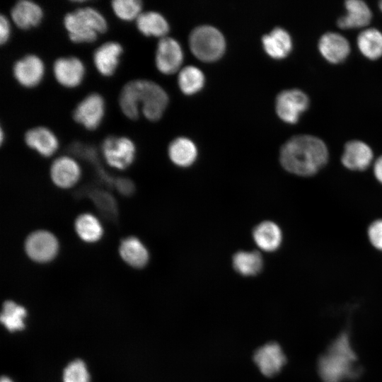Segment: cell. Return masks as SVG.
Returning <instances> with one entry per match:
<instances>
[{
	"instance_id": "cell-34",
	"label": "cell",
	"mask_w": 382,
	"mask_h": 382,
	"mask_svg": "<svg viewBox=\"0 0 382 382\" xmlns=\"http://www.w3.org/2000/svg\"><path fill=\"white\" fill-rule=\"evenodd\" d=\"M11 36V22L10 19L1 13L0 15V45H6Z\"/></svg>"
},
{
	"instance_id": "cell-19",
	"label": "cell",
	"mask_w": 382,
	"mask_h": 382,
	"mask_svg": "<svg viewBox=\"0 0 382 382\" xmlns=\"http://www.w3.org/2000/svg\"><path fill=\"white\" fill-rule=\"evenodd\" d=\"M80 168L77 162L67 156L56 158L52 163L50 175L56 185L62 188L73 186L80 177Z\"/></svg>"
},
{
	"instance_id": "cell-29",
	"label": "cell",
	"mask_w": 382,
	"mask_h": 382,
	"mask_svg": "<svg viewBox=\"0 0 382 382\" xmlns=\"http://www.w3.org/2000/svg\"><path fill=\"white\" fill-rule=\"evenodd\" d=\"M204 81L203 72L194 66L182 69L178 77L180 89L186 95H193L199 92L203 88Z\"/></svg>"
},
{
	"instance_id": "cell-11",
	"label": "cell",
	"mask_w": 382,
	"mask_h": 382,
	"mask_svg": "<svg viewBox=\"0 0 382 382\" xmlns=\"http://www.w3.org/2000/svg\"><path fill=\"white\" fill-rule=\"evenodd\" d=\"M123 53L124 47L120 42L108 40L103 42L92 54L95 69L103 77H112L118 69Z\"/></svg>"
},
{
	"instance_id": "cell-1",
	"label": "cell",
	"mask_w": 382,
	"mask_h": 382,
	"mask_svg": "<svg viewBox=\"0 0 382 382\" xmlns=\"http://www.w3.org/2000/svg\"><path fill=\"white\" fill-rule=\"evenodd\" d=\"M168 96L157 83L143 79L127 81L118 95V105L123 115L135 121L141 113L148 120H159L168 104Z\"/></svg>"
},
{
	"instance_id": "cell-20",
	"label": "cell",
	"mask_w": 382,
	"mask_h": 382,
	"mask_svg": "<svg viewBox=\"0 0 382 382\" xmlns=\"http://www.w3.org/2000/svg\"><path fill=\"white\" fill-rule=\"evenodd\" d=\"M252 235L257 246L266 252H274L279 249L283 240L281 228L272 221L259 223L254 227Z\"/></svg>"
},
{
	"instance_id": "cell-18",
	"label": "cell",
	"mask_w": 382,
	"mask_h": 382,
	"mask_svg": "<svg viewBox=\"0 0 382 382\" xmlns=\"http://www.w3.org/2000/svg\"><path fill=\"white\" fill-rule=\"evenodd\" d=\"M318 50L321 55L329 62L337 64L343 62L350 52V45L344 36L328 32L323 34L318 42Z\"/></svg>"
},
{
	"instance_id": "cell-28",
	"label": "cell",
	"mask_w": 382,
	"mask_h": 382,
	"mask_svg": "<svg viewBox=\"0 0 382 382\" xmlns=\"http://www.w3.org/2000/svg\"><path fill=\"white\" fill-rule=\"evenodd\" d=\"M357 45L366 58L374 60L382 56V33L370 28L362 30L357 37Z\"/></svg>"
},
{
	"instance_id": "cell-17",
	"label": "cell",
	"mask_w": 382,
	"mask_h": 382,
	"mask_svg": "<svg viewBox=\"0 0 382 382\" xmlns=\"http://www.w3.org/2000/svg\"><path fill=\"white\" fill-rule=\"evenodd\" d=\"M253 358L261 373L268 377L277 374L286 363L282 349L279 345L273 342L258 348Z\"/></svg>"
},
{
	"instance_id": "cell-6",
	"label": "cell",
	"mask_w": 382,
	"mask_h": 382,
	"mask_svg": "<svg viewBox=\"0 0 382 382\" xmlns=\"http://www.w3.org/2000/svg\"><path fill=\"white\" fill-rule=\"evenodd\" d=\"M106 105L103 96L91 92L81 98L72 111L73 120L86 130H96L102 124Z\"/></svg>"
},
{
	"instance_id": "cell-8",
	"label": "cell",
	"mask_w": 382,
	"mask_h": 382,
	"mask_svg": "<svg viewBox=\"0 0 382 382\" xmlns=\"http://www.w3.org/2000/svg\"><path fill=\"white\" fill-rule=\"evenodd\" d=\"M101 151L107 163L117 169L129 166L135 158L136 146L128 137L108 135L102 141Z\"/></svg>"
},
{
	"instance_id": "cell-15",
	"label": "cell",
	"mask_w": 382,
	"mask_h": 382,
	"mask_svg": "<svg viewBox=\"0 0 382 382\" xmlns=\"http://www.w3.org/2000/svg\"><path fill=\"white\" fill-rule=\"evenodd\" d=\"M23 140L30 149L43 157L52 156L59 148V139L55 133L44 125L28 128L24 133Z\"/></svg>"
},
{
	"instance_id": "cell-7",
	"label": "cell",
	"mask_w": 382,
	"mask_h": 382,
	"mask_svg": "<svg viewBox=\"0 0 382 382\" xmlns=\"http://www.w3.org/2000/svg\"><path fill=\"white\" fill-rule=\"evenodd\" d=\"M45 64L40 56L27 53L16 59L11 66V74L18 85L26 89L38 86L45 75Z\"/></svg>"
},
{
	"instance_id": "cell-5",
	"label": "cell",
	"mask_w": 382,
	"mask_h": 382,
	"mask_svg": "<svg viewBox=\"0 0 382 382\" xmlns=\"http://www.w3.org/2000/svg\"><path fill=\"white\" fill-rule=\"evenodd\" d=\"M189 45L192 54L206 62L218 60L226 50L223 34L217 28L208 25L198 26L192 31Z\"/></svg>"
},
{
	"instance_id": "cell-36",
	"label": "cell",
	"mask_w": 382,
	"mask_h": 382,
	"mask_svg": "<svg viewBox=\"0 0 382 382\" xmlns=\"http://www.w3.org/2000/svg\"><path fill=\"white\" fill-rule=\"evenodd\" d=\"M117 187L120 191L125 194H129L134 189L132 183L127 180H120L117 183Z\"/></svg>"
},
{
	"instance_id": "cell-26",
	"label": "cell",
	"mask_w": 382,
	"mask_h": 382,
	"mask_svg": "<svg viewBox=\"0 0 382 382\" xmlns=\"http://www.w3.org/2000/svg\"><path fill=\"white\" fill-rule=\"evenodd\" d=\"M232 265L236 272L242 276H255L262 271L263 259L257 250H240L233 255Z\"/></svg>"
},
{
	"instance_id": "cell-2",
	"label": "cell",
	"mask_w": 382,
	"mask_h": 382,
	"mask_svg": "<svg viewBox=\"0 0 382 382\" xmlns=\"http://www.w3.org/2000/svg\"><path fill=\"white\" fill-rule=\"evenodd\" d=\"M325 142L313 135L300 134L287 140L279 151V162L287 172L302 177L318 173L328 163Z\"/></svg>"
},
{
	"instance_id": "cell-16",
	"label": "cell",
	"mask_w": 382,
	"mask_h": 382,
	"mask_svg": "<svg viewBox=\"0 0 382 382\" xmlns=\"http://www.w3.org/2000/svg\"><path fill=\"white\" fill-rule=\"evenodd\" d=\"M374 153L366 143L360 140L347 142L341 156V162L345 168L354 171H363L373 163Z\"/></svg>"
},
{
	"instance_id": "cell-38",
	"label": "cell",
	"mask_w": 382,
	"mask_h": 382,
	"mask_svg": "<svg viewBox=\"0 0 382 382\" xmlns=\"http://www.w3.org/2000/svg\"><path fill=\"white\" fill-rule=\"evenodd\" d=\"M0 382H13L9 377L4 376L1 378Z\"/></svg>"
},
{
	"instance_id": "cell-14",
	"label": "cell",
	"mask_w": 382,
	"mask_h": 382,
	"mask_svg": "<svg viewBox=\"0 0 382 382\" xmlns=\"http://www.w3.org/2000/svg\"><path fill=\"white\" fill-rule=\"evenodd\" d=\"M25 249L27 255L33 260L47 262L55 257L58 250V242L51 233L37 231L27 238Z\"/></svg>"
},
{
	"instance_id": "cell-27",
	"label": "cell",
	"mask_w": 382,
	"mask_h": 382,
	"mask_svg": "<svg viewBox=\"0 0 382 382\" xmlns=\"http://www.w3.org/2000/svg\"><path fill=\"white\" fill-rule=\"evenodd\" d=\"M27 316V311L23 306L10 300L3 303L0 320L8 332H15L24 330Z\"/></svg>"
},
{
	"instance_id": "cell-37",
	"label": "cell",
	"mask_w": 382,
	"mask_h": 382,
	"mask_svg": "<svg viewBox=\"0 0 382 382\" xmlns=\"http://www.w3.org/2000/svg\"><path fill=\"white\" fill-rule=\"evenodd\" d=\"M4 132L3 127H0V142H1V144L4 141Z\"/></svg>"
},
{
	"instance_id": "cell-13",
	"label": "cell",
	"mask_w": 382,
	"mask_h": 382,
	"mask_svg": "<svg viewBox=\"0 0 382 382\" xmlns=\"http://www.w3.org/2000/svg\"><path fill=\"white\" fill-rule=\"evenodd\" d=\"M44 16L42 6L32 0H18L9 11L11 22L23 31L37 28L42 22Z\"/></svg>"
},
{
	"instance_id": "cell-25",
	"label": "cell",
	"mask_w": 382,
	"mask_h": 382,
	"mask_svg": "<svg viewBox=\"0 0 382 382\" xmlns=\"http://www.w3.org/2000/svg\"><path fill=\"white\" fill-rule=\"evenodd\" d=\"M120 254L122 258L130 266L142 268L149 261V252L145 245L136 237L124 239L120 245Z\"/></svg>"
},
{
	"instance_id": "cell-33",
	"label": "cell",
	"mask_w": 382,
	"mask_h": 382,
	"mask_svg": "<svg viewBox=\"0 0 382 382\" xmlns=\"http://www.w3.org/2000/svg\"><path fill=\"white\" fill-rule=\"evenodd\" d=\"M367 236L371 245L382 251V219H376L369 224Z\"/></svg>"
},
{
	"instance_id": "cell-3",
	"label": "cell",
	"mask_w": 382,
	"mask_h": 382,
	"mask_svg": "<svg viewBox=\"0 0 382 382\" xmlns=\"http://www.w3.org/2000/svg\"><path fill=\"white\" fill-rule=\"evenodd\" d=\"M357 357L347 332L342 333L318 361V372L324 382H341L357 376Z\"/></svg>"
},
{
	"instance_id": "cell-10",
	"label": "cell",
	"mask_w": 382,
	"mask_h": 382,
	"mask_svg": "<svg viewBox=\"0 0 382 382\" xmlns=\"http://www.w3.org/2000/svg\"><path fill=\"white\" fill-rule=\"evenodd\" d=\"M309 106V99L301 90L292 88L282 91L276 98L275 109L278 117L284 122L295 124Z\"/></svg>"
},
{
	"instance_id": "cell-32",
	"label": "cell",
	"mask_w": 382,
	"mask_h": 382,
	"mask_svg": "<svg viewBox=\"0 0 382 382\" xmlns=\"http://www.w3.org/2000/svg\"><path fill=\"white\" fill-rule=\"evenodd\" d=\"M63 382H91V376L86 363L76 359L70 361L64 368Z\"/></svg>"
},
{
	"instance_id": "cell-23",
	"label": "cell",
	"mask_w": 382,
	"mask_h": 382,
	"mask_svg": "<svg viewBox=\"0 0 382 382\" xmlns=\"http://www.w3.org/2000/svg\"><path fill=\"white\" fill-rule=\"evenodd\" d=\"M138 31L145 37H164L170 26L166 18L155 11H143L134 21Z\"/></svg>"
},
{
	"instance_id": "cell-30",
	"label": "cell",
	"mask_w": 382,
	"mask_h": 382,
	"mask_svg": "<svg viewBox=\"0 0 382 382\" xmlns=\"http://www.w3.org/2000/svg\"><path fill=\"white\" fill-rule=\"evenodd\" d=\"M75 229L79 236L88 243L98 241L103 235V228L100 221L91 214L79 216L75 221Z\"/></svg>"
},
{
	"instance_id": "cell-35",
	"label": "cell",
	"mask_w": 382,
	"mask_h": 382,
	"mask_svg": "<svg viewBox=\"0 0 382 382\" xmlns=\"http://www.w3.org/2000/svg\"><path fill=\"white\" fill-rule=\"evenodd\" d=\"M373 173L376 180L382 185V155L374 162Z\"/></svg>"
},
{
	"instance_id": "cell-21",
	"label": "cell",
	"mask_w": 382,
	"mask_h": 382,
	"mask_svg": "<svg viewBox=\"0 0 382 382\" xmlns=\"http://www.w3.org/2000/svg\"><path fill=\"white\" fill-rule=\"evenodd\" d=\"M347 13L340 17L337 24L342 29L363 28L369 24L372 13L369 6L361 0L345 1Z\"/></svg>"
},
{
	"instance_id": "cell-9",
	"label": "cell",
	"mask_w": 382,
	"mask_h": 382,
	"mask_svg": "<svg viewBox=\"0 0 382 382\" xmlns=\"http://www.w3.org/2000/svg\"><path fill=\"white\" fill-rule=\"evenodd\" d=\"M52 72L55 81L60 86L74 89L83 83L86 68L83 62L76 56H60L54 60Z\"/></svg>"
},
{
	"instance_id": "cell-39",
	"label": "cell",
	"mask_w": 382,
	"mask_h": 382,
	"mask_svg": "<svg viewBox=\"0 0 382 382\" xmlns=\"http://www.w3.org/2000/svg\"><path fill=\"white\" fill-rule=\"evenodd\" d=\"M379 8L382 11V1L379 2Z\"/></svg>"
},
{
	"instance_id": "cell-31",
	"label": "cell",
	"mask_w": 382,
	"mask_h": 382,
	"mask_svg": "<svg viewBox=\"0 0 382 382\" xmlns=\"http://www.w3.org/2000/svg\"><path fill=\"white\" fill-rule=\"evenodd\" d=\"M110 8L114 16L121 21H135L143 12L140 0H112Z\"/></svg>"
},
{
	"instance_id": "cell-22",
	"label": "cell",
	"mask_w": 382,
	"mask_h": 382,
	"mask_svg": "<svg viewBox=\"0 0 382 382\" xmlns=\"http://www.w3.org/2000/svg\"><path fill=\"white\" fill-rule=\"evenodd\" d=\"M262 47L270 57L282 59L292 50V40L289 33L282 28H275L262 38Z\"/></svg>"
},
{
	"instance_id": "cell-12",
	"label": "cell",
	"mask_w": 382,
	"mask_h": 382,
	"mask_svg": "<svg viewBox=\"0 0 382 382\" xmlns=\"http://www.w3.org/2000/svg\"><path fill=\"white\" fill-rule=\"evenodd\" d=\"M183 61V50L177 40L164 37L158 42L155 53V65L163 74H172L180 67Z\"/></svg>"
},
{
	"instance_id": "cell-24",
	"label": "cell",
	"mask_w": 382,
	"mask_h": 382,
	"mask_svg": "<svg viewBox=\"0 0 382 382\" xmlns=\"http://www.w3.org/2000/svg\"><path fill=\"white\" fill-rule=\"evenodd\" d=\"M170 161L176 166L186 168L192 165L197 158L195 144L187 137H178L173 140L168 149Z\"/></svg>"
},
{
	"instance_id": "cell-4",
	"label": "cell",
	"mask_w": 382,
	"mask_h": 382,
	"mask_svg": "<svg viewBox=\"0 0 382 382\" xmlns=\"http://www.w3.org/2000/svg\"><path fill=\"white\" fill-rule=\"evenodd\" d=\"M62 25L69 40L74 44L93 43L109 28L103 13L91 6H79L66 12Z\"/></svg>"
}]
</instances>
